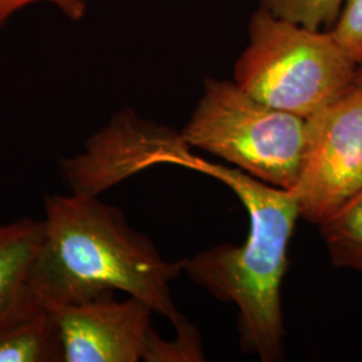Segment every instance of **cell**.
I'll return each mask as SVG.
<instances>
[{
  "label": "cell",
  "mask_w": 362,
  "mask_h": 362,
  "mask_svg": "<svg viewBox=\"0 0 362 362\" xmlns=\"http://www.w3.org/2000/svg\"><path fill=\"white\" fill-rule=\"evenodd\" d=\"M45 212L43 240L28 278L39 305H76L122 291L169 320L177 337L200 339L172 298L170 282L182 272L181 260L163 258L119 208L71 192L47 194Z\"/></svg>",
  "instance_id": "1"
},
{
  "label": "cell",
  "mask_w": 362,
  "mask_h": 362,
  "mask_svg": "<svg viewBox=\"0 0 362 362\" xmlns=\"http://www.w3.org/2000/svg\"><path fill=\"white\" fill-rule=\"evenodd\" d=\"M177 165L226 184L239 197L250 219L243 245L223 243L180 259L182 272L212 297L238 308L243 349L257 354L260 361H281L286 336L282 282L287 250L299 219L296 196L189 151L177 160Z\"/></svg>",
  "instance_id": "2"
},
{
  "label": "cell",
  "mask_w": 362,
  "mask_h": 362,
  "mask_svg": "<svg viewBox=\"0 0 362 362\" xmlns=\"http://www.w3.org/2000/svg\"><path fill=\"white\" fill-rule=\"evenodd\" d=\"M357 66L330 31L311 30L260 6L250 19L248 46L233 81L267 106L309 118L354 86Z\"/></svg>",
  "instance_id": "3"
},
{
  "label": "cell",
  "mask_w": 362,
  "mask_h": 362,
  "mask_svg": "<svg viewBox=\"0 0 362 362\" xmlns=\"http://www.w3.org/2000/svg\"><path fill=\"white\" fill-rule=\"evenodd\" d=\"M180 134L189 148L207 151L258 180L290 191L299 176L306 118L260 103L235 81L206 78Z\"/></svg>",
  "instance_id": "4"
},
{
  "label": "cell",
  "mask_w": 362,
  "mask_h": 362,
  "mask_svg": "<svg viewBox=\"0 0 362 362\" xmlns=\"http://www.w3.org/2000/svg\"><path fill=\"white\" fill-rule=\"evenodd\" d=\"M290 191L299 218L317 226L362 191V94L356 86L306 118L299 176Z\"/></svg>",
  "instance_id": "5"
},
{
  "label": "cell",
  "mask_w": 362,
  "mask_h": 362,
  "mask_svg": "<svg viewBox=\"0 0 362 362\" xmlns=\"http://www.w3.org/2000/svg\"><path fill=\"white\" fill-rule=\"evenodd\" d=\"M184 144L180 132L125 109L94 133L82 152L61 158L59 165L73 194L100 196L144 169L169 164Z\"/></svg>",
  "instance_id": "6"
},
{
  "label": "cell",
  "mask_w": 362,
  "mask_h": 362,
  "mask_svg": "<svg viewBox=\"0 0 362 362\" xmlns=\"http://www.w3.org/2000/svg\"><path fill=\"white\" fill-rule=\"evenodd\" d=\"M45 308L57 329L62 362L144 361L155 311L141 299L105 294Z\"/></svg>",
  "instance_id": "7"
},
{
  "label": "cell",
  "mask_w": 362,
  "mask_h": 362,
  "mask_svg": "<svg viewBox=\"0 0 362 362\" xmlns=\"http://www.w3.org/2000/svg\"><path fill=\"white\" fill-rule=\"evenodd\" d=\"M43 233V220L23 218L0 224V322L39 305L28 278Z\"/></svg>",
  "instance_id": "8"
},
{
  "label": "cell",
  "mask_w": 362,
  "mask_h": 362,
  "mask_svg": "<svg viewBox=\"0 0 362 362\" xmlns=\"http://www.w3.org/2000/svg\"><path fill=\"white\" fill-rule=\"evenodd\" d=\"M0 362H62L50 311L38 305L0 322Z\"/></svg>",
  "instance_id": "9"
},
{
  "label": "cell",
  "mask_w": 362,
  "mask_h": 362,
  "mask_svg": "<svg viewBox=\"0 0 362 362\" xmlns=\"http://www.w3.org/2000/svg\"><path fill=\"white\" fill-rule=\"evenodd\" d=\"M318 227L333 266L362 272V191Z\"/></svg>",
  "instance_id": "10"
},
{
  "label": "cell",
  "mask_w": 362,
  "mask_h": 362,
  "mask_svg": "<svg viewBox=\"0 0 362 362\" xmlns=\"http://www.w3.org/2000/svg\"><path fill=\"white\" fill-rule=\"evenodd\" d=\"M345 0H262V7L290 22L320 30L333 27Z\"/></svg>",
  "instance_id": "11"
},
{
  "label": "cell",
  "mask_w": 362,
  "mask_h": 362,
  "mask_svg": "<svg viewBox=\"0 0 362 362\" xmlns=\"http://www.w3.org/2000/svg\"><path fill=\"white\" fill-rule=\"evenodd\" d=\"M330 33L344 52L360 65L362 62V0H346Z\"/></svg>",
  "instance_id": "12"
},
{
  "label": "cell",
  "mask_w": 362,
  "mask_h": 362,
  "mask_svg": "<svg viewBox=\"0 0 362 362\" xmlns=\"http://www.w3.org/2000/svg\"><path fill=\"white\" fill-rule=\"evenodd\" d=\"M38 1H47L57 6L71 21H81L86 13L85 0H0V28L16 11Z\"/></svg>",
  "instance_id": "13"
},
{
  "label": "cell",
  "mask_w": 362,
  "mask_h": 362,
  "mask_svg": "<svg viewBox=\"0 0 362 362\" xmlns=\"http://www.w3.org/2000/svg\"><path fill=\"white\" fill-rule=\"evenodd\" d=\"M356 89L362 94V62L357 66V74H356V81H354Z\"/></svg>",
  "instance_id": "14"
}]
</instances>
